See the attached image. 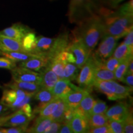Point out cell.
<instances>
[{
  "instance_id": "1f68e13d",
  "label": "cell",
  "mask_w": 133,
  "mask_h": 133,
  "mask_svg": "<svg viewBox=\"0 0 133 133\" xmlns=\"http://www.w3.org/2000/svg\"><path fill=\"white\" fill-rule=\"evenodd\" d=\"M133 58V56H131L130 57L126 58V59L123 60L120 62L119 65L117 66L115 70L114 71L115 77V80L122 82L123 79L124 75L126 74V70H127L128 65L129 62L131 59Z\"/></svg>"
},
{
  "instance_id": "d4e9b609",
  "label": "cell",
  "mask_w": 133,
  "mask_h": 133,
  "mask_svg": "<svg viewBox=\"0 0 133 133\" xmlns=\"http://www.w3.org/2000/svg\"><path fill=\"white\" fill-rule=\"evenodd\" d=\"M94 79L98 80H115L114 72L108 70L104 63L98 62L94 74Z\"/></svg>"
},
{
  "instance_id": "5bb4252c",
  "label": "cell",
  "mask_w": 133,
  "mask_h": 133,
  "mask_svg": "<svg viewBox=\"0 0 133 133\" xmlns=\"http://www.w3.org/2000/svg\"><path fill=\"white\" fill-rule=\"evenodd\" d=\"M89 92V91H88L86 89L76 86L63 99L64 100L67 107L74 110L78 107L79 103L83 99V97Z\"/></svg>"
},
{
  "instance_id": "ab89813d",
  "label": "cell",
  "mask_w": 133,
  "mask_h": 133,
  "mask_svg": "<svg viewBox=\"0 0 133 133\" xmlns=\"http://www.w3.org/2000/svg\"><path fill=\"white\" fill-rule=\"evenodd\" d=\"M16 66V62L6 57H0V68L1 69H6L11 70Z\"/></svg>"
},
{
  "instance_id": "f5cc1de1",
  "label": "cell",
  "mask_w": 133,
  "mask_h": 133,
  "mask_svg": "<svg viewBox=\"0 0 133 133\" xmlns=\"http://www.w3.org/2000/svg\"><path fill=\"white\" fill-rule=\"evenodd\" d=\"M0 55H1V51H0Z\"/></svg>"
},
{
  "instance_id": "bcb514c9",
  "label": "cell",
  "mask_w": 133,
  "mask_h": 133,
  "mask_svg": "<svg viewBox=\"0 0 133 133\" xmlns=\"http://www.w3.org/2000/svg\"><path fill=\"white\" fill-rule=\"evenodd\" d=\"M20 109L22 110L25 113V114H26L31 119H33L35 116V115L33 114L32 109H31V105L29 103H26V104H24Z\"/></svg>"
},
{
  "instance_id": "4dcf8cb0",
  "label": "cell",
  "mask_w": 133,
  "mask_h": 133,
  "mask_svg": "<svg viewBox=\"0 0 133 133\" xmlns=\"http://www.w3.org/2000/svg\"><path fill=\"white\" fill-rule=\"evenodd\" d=\"M78 68L75 64L66 62L64 70V78L73 81H76L78 76Z\"/></svg>"
},
{
  "instance_id": "52a82bcc",
  "label": "cell",
  "mask_w": 133,
  "mask_h": 133,
  "mask_svg": "<svg viewBox=\"0 0 133 133\" xmlns=\"http://www.w3.org/2000/svg\"><path fill=\"white\" fill-rule=\"evenodd\" d=\"M32 120L25 114L21 109L16 110L13 113L0 117V127H14V126H26Z\"/></svg>"
},
{
  "instance_id": "83f0119b",
  "label": "cell",
  "mask_w": 133,
  "mask_h": 133,
  "mask_svg": "<svg viewBox=\"0 0 133 133\" xmlns=\"http://www.w3.org/2000/svg\"><path fill=\"white\" fill-rule=\"evenodd\" d=\"M132 54L133 49L128 47L123 42L119 44V46L115 49L112 56L116 59L120 60V61H123L126 58L133 56Z\"/></svg>"
},
{
  "instance_id": "2e32d148",
  "label": "cell",
  "mask_w": 133,
  "mask_h": 133,
  "mask_svg": "<svg viewBox=\"0 0 133 133\" xmlns=\"http://www.w3.org/2000/svg\"><path fill=\"white\" fill-rule=\"evenodd\" d=\"M92 89H96L100 92L106 95L108 99L112 101H116L115 94V88L113 80H98L94 79L92 84Z\"/></svg>"
},
{
  "instance_id": "8d00e7d4",
  "label": "cell",
  "mask_w": 133,
  "mask_h": 133,
  "mask_svg": "<svg viewBox=\"0 0 133 133\" xmlns=\"http://www.w3.org/2000/svg\"><path fill=\"white\" fill-rule=\"evenodd\" d=\"M108 125L112 133H123V121H119L113 119H109Z\"/></svg>"
},
{
  "instance_id": "9c48e42d",
  "label": "cell",
  "mask_w": 133,
  "mask_h": 133,
  "mask_svg": "<svg viewBox=\"0 0 133 133\" xmlns=\"http://www.w3.org/2000/svg\"><path fill=\"white\" fill-rule=\"evenodd\" d=\"M12 79L14 81L38 83L40 84L41 77L39 73L23 66H16L11 70Z\"/></svg>"
},
{
  "instance_id": "7bdbcfd3",
  "label": "cell",
  "mask_w": 133,
  "mask_h": 133,
  "mask_svg": "<svg viewBox=\"0 0 133 133\" xmlns=\"http://www.w3.org/2000/svg\"><path fill=\"white\" fill-rule=\"evenodd\" d=\"M88 133H112L108 124L89 128Z\"/></svg>"
},
{
  "instance_id": "6da1fadb",
  "label": "cell",
  "mask_w": 133,
  "mask_h": 133,
  "mask_svg": "<svg viewBox=\"0 0 133 133\" xmlns=\"http://www.w3.org/2000/svg\"><path fill=\"white\" fill-rule=\"evenodd\" d=\"M101 16L104 22L105 35L119 36L121 38L125 36L133 29L132 0L114 9L105 8Z\"/></svg>"
},
{
  "instance_id": "f6af8a7d",
  "label": "cell",
  "mask_w": 133,
  "mask_h": 133,
  "mask_svg": "<svg viewBox=\"0 0 133 133\" xmlns=\"http://www.w3.org/2000/svg\"><path fill=\"white\" fill-rule=\"evenodd\" d=\"M61 123L56 121H52L50 125L46 129L44 133H56L59 132V130L61 127Z\"/></svg>"
},
{
  "instance_id": "f35d334b",
  "label": "cell",
  "mask_w": 133,
  "mask_h": 133,
  "mask_svg": "<svg viewBox=\"0 0 133 133\" xmlns=\"http://www.w3.org/2000/svg\"><path fill=\"white\" fill-rule=\"evenodd\" d=\"M121 61H120V60L116 59V58L112 57V56H110V57L108 58V59L105 61L104 64L105 66L108 70L114 72L116 68H117V66L119 65V64H120Z\"/></svg>"
},
{
  "instance_id": "d6986e66",
  "label": "cell",
  "mask_w": 133,
  "mask_h": 133,
  "mask_svg": "<svg viewBox=\"0 0 133 133\" xmlns=\"http://www.w3.org/2000/svg\"><path fill=\"white\" fill-rule=\"evenodd\" d=\"M54 41V38H48L43 36H37L36 46L33 54L46 57L52 48Z\"/></svg>"
},
{
  "instance_id": "277c9868",
  "label": "cell",
  "mask_w": 133,
  "mask_h": 133,
  "mask_svg": "<svg viewBox=\"0 0 133 133\" xmlns=\"http://www.w3.org/2000/svg\"><path fill=\"white\" fill-rule=\"evenodd\" d=\"M3 91L0 102L11 109L12 111L20 109L26 103L30 102L35 92H28L19 89L7 88Z\"/></svg>"
},
{
  "instance_id": "5b68a950",
  "label": "cell",
  "mask_w": 133,
  "mask_h": 133,
  "mask_svg": "<svg viewBox=\"0 0 133 133\" xmlns=\"http://www.w3.org/2000/svg\"><path fill=\"white\" fill-rule=\"evenodd\" d=\"M97 63L98 61L91 53L87 61L81 68V71L76 80L79 87L86 89L89 92L92 89L94 74Z\"/></svg>"
},
{
  "instance_id": "816d5d0a",
  "label": "cell",
  "mask_w": 133,
  "mask_h": 133,
  "mask_svg": "<svg viewBox=\"0 0 133 133\" xmlns=\"http://www.w3.org/2000/svg\"><path fill=\"white\" fill-rule=\"evenodd\" d=\"M132 59H133V58L131 59L130 61H129L126 74H133V60Z\"/></svg>"
},
{
  "instance_id": "f1b7e54d",
  "label": "cell",
  "mask_w": 133,
  "mask_h": 133,
  "mask_svg": "<svg viewBox=\"0 0 133 133\" xmlns=\"http://www.w3.org/2000/svg\"><path fill=\"white\" fill-rule=\"evenodd\" d=\"M89 128L108 124L109 118L105 114H91L87 119Z\"/></svg>"
},
{
  "instance_id": "836d02e7",
  "label": "cell",
  "mask_w": 133,
  "mask_h": 133,
  "mask_svg": "<svg viewBox=\"0 0 133 133\" xmlns=\"http://www.w3.org/2000/svg\"><path fill=\"white\" fill-rule=\"evenodd\" d=\"M67 108L68 107L66 103L65 102L64 100L63 99H59L57 107L56 108V110L52 114V115L51 116V119L53 121H58V122L62 123L63 116H64L65 111Z\"/></svg>"
},
{
  "instance_id": "681fc988",
  "label": "cell",
  "mask_w": 133,
  "mask_h": 133,
  "mask_svg": "<svg viewBox=\"0 0 133 133\" xmlns=\"http://www.w3.org/2000/svg\"><path fill=\"white\" fill-rule=\"evenodd\" d=\"M60 133H71L73 132L72 129L70 124L68 123H61V127L59 130Z\"/></svg>"
},
{
  "instance_id": "e0dca14e",
  "label": "cell",
  "mask_w": 133,
  "mask_h": 133,
  "mask_svg": "<svg viewBox=\"0 0 133 133\" xmlns=\"http://www.w3.org/2000/svg\"><path fill=\"white\" fill-rule=\"evenodd\" d=\"M39 71L41 77L40 85L41 87L52 90L54 84L59 79L57 75L51 70L48 65Z\"/></svg>"
},
{
  "instance_id": "44dd1931",
  "label": "cell",
  "mask_w": 133,
  "mask_h": 133,
  "mask_svg": "<svg viewBox=\"0 0 133 133\" xmlns=\"http://www.w3.org/2000/svg\"><path fill=\"white\" fill-rule=\"evenodd\" d=\"M0 51H21L26 52L24 49L20 41L0 35Z\"/></svg>"
},
{
  "instance_id": "ee69618b",
  "label": "cell",
  "mask_w": 133,
  "mask_h": 133,
  "mask_svg": "<svg viewBox=\"0 0 133 133\" xmlns=\"http://www.w3.org/2000/svg\"><path fill=\"white\" fill-rule=\"evenodd\" d=\"M74 116V111L73 110L68 107L65 111L64 116L62 118V123L70 124L71 121L72 120Z\"/></svg>"
},
{
  "instance_id": "3957f363",
  "label": "cell",
  "mask_w": 133,
  "mask_h": 133,
  "mask_svg": "<svg viewBox=\"0 0 133 133\" xmlns=\"http://www.w3.org/2000/svg\"><path fill=\"white\" fill-rule=\"evenodd\" d=\"M105 8L100 0H70L67 16L71 24L78 25L86 20L101 15Z\"/></svg>"
},
{
  "instance_id": "8992f818",
  "label": "cell",
  "mask_w": 133,
  "mask_h": 133,
  "mask_svg": "<svg viewBox=\"0 0 133 133\" xmlns=\"http://www.w3.org/2000/svg\"><path fill=\"white\" fill-rule=\"evenodd\" d=\"M119 36L111 35H105L101 38L97 49L94 52H91L98 62L104 63L105 61L109 58L114 52L116 48L118 41L120 39Z\"/></svg>"
},
{
  "instance_id": "8fae6325",
  "label": "cell",
  "mask_w": 133,
  "mask_h": 133,
  "mask_svg": "<svg viewBox=\"0 0 133 133\" xmlns=\"http://www.w3.org/2000/svg\"><path fill=\"white\" fill-rule=\"evenodd\" d=\"M131 107L127 103L118 102L107 110L105 115L109 119L123 121L131 111Z\"/></svg>"
},
{
  "instance_id": "30bf717a",
  "label": "cell",
  "mask_w": 133,
  "mask_h": 133,
  "mask_svg": "<svg viewBox=\"0 0 133 133\" xmlns=\"http://www.w3.org/2000/svg\"><path fill=\"white\" fill-rule=\"evenodd\" d=\"M31 31H33V30L28 26L22 24L21 23H16L13 24L12 26L0 31V35L21 42L24 36Z\"/></svg>"
},
{
  "instance_id": "e575fe53",
  "label": "cell",
  "mask_w": 133,
  "mask_h": 133,
  "mask_svg": "<svg viewBox=\"0 0 133 133\" xmlns=\"http://www.w3.org/2000/svg\"><path fill=\"white\" fill-rule=\"evenodd\" d=\"M59 99H55L53 101L48 103L45 106H44L38 112L39 116L43 117H51L52 114L56 110L58 105Z\"/></svg>"
},
{
  "instance_id": "4fadbf2b",
  "label": "cell",
  "mask_w": 133,
  "mask_h": 133,
  "mask_svg": "<svg viewBox=\"0 0 133 133\" xmlns=\"http://www.w3.org/2000/svg\"><path fill=\"white\" fill-rule=\"evenodd\" d=\"M76 86L70 81L65 78H60L52 89V92L56 99H64Z\"/></svg>"
},
{
  "instance_id": "ac0fdd59",
  "label": "cell",
  "mask_w": 133,
  "mask_h": 133,
  "mask_svg": "<svg viewBox=\"0 0 133 133\" xmlns=\"http://www.w3.org/2000/svg\"><path fill=\"white\" fill-rule=\"evenodd\" d=\"M49 60L44 56L35 55L25 61L21 62L19 66L26 68L34 71H38L48 65Z\"/></svg>"
},
{
  "instance_id": "b9f144b4",
  "label": "cell",
  "mask_w": 133,
  "mask_h": 133,
  "mask_svg": "<svg viewBox=\"0 0 133 133\" xmlns=\"http://www.w3.org/2000/svg\"><path fill=\"white\" fill-rule=\"evenodd\" d=\"M28 126H21L10 127L9 128H1L3 133H24L26 132Z\"/></svg>"
},
{
  "instance_id": "ba28073f",
  "label": "cell",
  "mask_w": 133,
  "mask_h": 133,
  "mask_svg": "<svg viewBox=\"0 0 133 133\" xmlns=\"http://www.w3.org/2000/svg\"><path fill=\"white\" fill-rule=\"evenodd\" d=\"M67 48L74 53L76 58L75 65L79 69H81L91 53L82 41L75 38H73L72 41L69 43Z\"/></svg>"
},
{
  "instance_id": "484cf974",
  "label": "cell",
  "mask_w": 133,
  "mask_h": 133,
  "mask_svg": "<svg viewBox=\"0 0 133 133\" xmlns=\"http://www.w3.org/2000/svg\"><path fill=\"white\" fill-rule=\"evenodd\" d=\"M1 55L12 60L16 62H22L37 54L27 52H21V51H6V52L1 51Z\"/></svg>"
},
{
  "instance_id": "d590c367",
  "label": "cell",
  "mask_w": 133,
  "mask_h": 133,
  "mask_svg": "<svg viewBox=\"0 0 133 133\" xmlns=\"http://www.w3.org/2000/svg\"><path fill=\"white\" fill-rule=\"evenodd\" d=\"M108 109L109 107L105 102L97 99L94 102L92 109L91 110V114H105Z\"/></svg>"
},
{
  "instance_id": "7402d4cb",
  "label": "cell",
  "mask_w": 133,
  "mask_h": 133,
  "mask_svg": "<svg viewBox=\"0 0 133 133\" xmlns=\"http://www.w3.org/2000/svg\"><path fill=\"white\" fill-rule=\"evenodd\" d=\"M4 87L12 89H19L28 92H36L40 89L41 86L38 83L18 81L12 79V81L4 84Z\"/></svg>"
},
{
  "instance_id": "ffe728a7",
  "label": "cell",
  "mask_w": 133,
  "mask_h": 133,
  "mask_svg": "<svg viewBox=\"0 0 133 133\" xmlns=\"http://www.w3.org/2000/svg\"><path fill=\"white\" fill-rule=\"evenodd\" d=\"M95 101L96 100L94 99V97L91 96L89 92L81 100L78 107L74 110V112L88 119V118L91 115V110L92 109Z\"/></svg>"
},
{
  "instance_id": "60d3db41",
  "label": "cell",
  "mask_w": 133,
  "mask_h": 133,
  "mask_svg": "<svg viewBox=\"0 0 133 133\" xmlns=\"http://www.w3.org/2000/svg\"><path fill=\"white\" fill-rule=\"evenodd\" d=\"M124 0H100L103 6L110 9H114Z\"/></svg>"
},
{
  "instance_id": "74e56055",
  "label": "cell",
  "mask_w": 133,
  "mask_h": 133,
  "mask_svg": "<svg viewBox=\"0 0 133 133\" xmlns=\"http://www.w3.org/2000/svg\"><path fill=\"white\" fill-rule=\"evenodd\" d=\"M123 124L124 132L132 133L133 132V116L132 109L126 116V117L123 121Z\"/></svg>"
},
{
  "instance_id": "f546056e",
  "label": "cell",
  "mask_w": 133,
  "mask_h": 133,
  "mask_svg": "<svg viewBox=\"0 0 133 133\" xmlns=\"http://www.w3.org/2000/svg\"><path fill=\"white\" fill-rule=\"evenodd\" d=\"M66 63L60 59L59 57H56L50 60L48 65L60 79L63 78L64 77V70Z\"/></svg>"
},
{
  "instance_id": "603a6c76",
  "label": "cell",
  "mask_w": 133,
  "mask_h": 133,
  "mask_svg": "<svg viewBox=\"0 0 133 133\" xmlns=\"http://www.w3.org/2000/svg\"><path fill=\"white\" fill-rule=\"evenodd\" d=\"M70 125L74 133L87 132L89 129L87 119L74 112V116Z\"/></svg>"
},
{
  "instance_id": "4316f807",
  "label": "cell",
  "mask_w": 133,
  "mask_h": 133,
  "mask_svg": "<svg viewBox=\"0 0 133 133\" xmlns=\"http://www.w3.org/2000/svg\"><path fill=\"white\" fill-rule=\"evenodd\" d=\"M37 36L33 31L28 33L21 41L22 45L26 52L33 53L36 46Z\"/></svg>"
},
{
  "instance_id": "d6a6232c",
  "label": "cell",
  "mask_w": 133,
  "mask_h": 133,
  "mask_svg": "<svg viewBox=\"0 0 133 133\" xmlns=\"http://www.w3.org/2000/svg\"><path fill=\"white\" fill-rule=\"evenodd\" d=\"M113 83L115 88V94L116 100L126 99V97L130 96V93L132 91V89H131L128 86H124L121 85L116 83L115 80H113Z\"/></svg>"
},
{
  "instance_id": "7dc6e473",
  "label": "cell",
  "mask_w": 133,
  "mask_h": 133,
  "mask_svg": "<svg viewBox=\"0 0 133 133\" xmlns=\"http://www.w3.org/2000/svg\"><path fill=\"white\" fill-rule=\"evenodd\" d=\"M126 38L123 43L128 47L133 49V30L131 29L130 31L125 35Z\"/></svg>"
},
{
  "instance_id": "c3c4849f",
  "label": "cell",
  "mask_w": 133,
  "mask_h": 133,
  "mask_svg": "<svg viewBox=\"0 0 133 133\" xmlns=\"http://www.w3.org/2000/svg\"><path fill=\"white\" fill-rule=\"evenodd\" d=\"M122 82L125 83L126 85L131 89H133V74H126L124 75Z\"/></svg>"
},
{
  "instance_id": "7c38bea8",
  "label": "cell",
  "mask_w": 133,
  "mask_h": 133,
  "mask_svg": "<svg viewBox=\"0 0 133 133\" xmlns=\"http://www.w3.org/2000/svg\"><path fill=\"white\" fill-rule=\"evenodd\" d=\"M69 43V36L68 32H62L56 38H54V41L47 57L49 60L56 57L60 53L65 50Z\"/></svg>"
},
{
  "instance_id": "9a60e30c",
  "label": "cell",
  "mask_w": 133,
  "mask_h": 133,
  "mask_svg": "<svg viewBox=\"0 0 133 133\" xmlns=\"http://www.w3.org/2000/svg\"><path fill=\"white\" fill-rule=\"evenodd\" d=\"M33 97L36 101H39V104L36 107H35L34 110H33V113L35 115L36 114H38L39 110L44 106H45L48 103L56 99L52 92V90H50V89L42 87L37 92L35 93Z\"/></svg>"
},
{
  "instance_id": "7a4b0ae2",
  "label": "cell",
  "mask_w": 133,
  "mask_h": 133,
  "mask_svg": "<svg viewBox=\"0 0 133 133\" xmlns=\"http://www.w3.org/2000/svg\"><path fill=\"white\" fill-rule=\"evenodd\" d=\"M73 38L79 39L91 53L105 35V25L101 15L82 22L72 31Z\"/></svg>"
},
{
  "instance_id": "f907efd6",
  "label": "cell",
  "mask_w": 133,
  "mask_h": 133,
  "mask_svg": "<svg viewBox=\"0 0 133 133\" xmlns=\"http://www.w3.org/2000/svg\"><path fill=\"white\" fill-rule=\"evenodd\" d=\"M12 110L10 108L0 102V117L6 115L10 114Z\"/></svg>"
},
{
  "instance_id": "cb8c5ba5",
  "label": "cell",
  "mask_w": 133,
  "mask_h": 133,
  "mask_svg": "<svg viewBox=\"0 0 133 133\" xmlns=\"http://www.w3.org/2000/svg\"><path fill=\"white\" fill-rule=\"evenodd\" d=\"M52 119L51 117H43L38 116L30 128L27 129L26 132L44 133L46 129L50 125Z\"/></svg>"
}]
</instances>
